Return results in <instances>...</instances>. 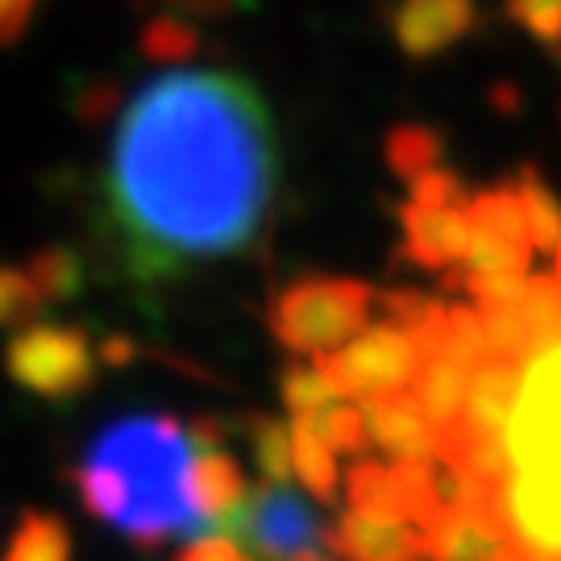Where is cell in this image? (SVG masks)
<instances>
[{
  "instance_id": "1",
  "label": "cell",
  "mask_w": 561,
  "mask_h": 561,
  "mask_svg": "<svg viewBox=\"0 0 561 561\" xmlns=\"http://www.w3.org/2000/svg\"><path fill=\"white\" fill-rule=\"evenodd\" d=\"M283 154L275 113L241 71H167L121 108L101 229L134 283L238 259L266 233Z\"/></svg>"
},
{
  "instance_id": "2",
  "label": "cell",
  "mask_w": 561,
  "mask_h": 561,
  "mask_svg": "<svg viewBox=\"0 0 561 561\" xmlns=\"http://www.w3.org/2000/svg\"><path fill=\"white\" fill-rule=\"evenodd\" d=\"M196 449L175 416H125L101 428L71 470L83 507L138 549H159L183 533H208L196 507Z\"/></svg>"
},
{
  "instance_id": "3",
  "label": "cell",
  "mask_w": 561,
  "mask_h": 561,
  "mask_svg": "<svg viewBox=\"0 0 561 561\" xmlns=\"http://www.w3.org/2000/svg\"><path fill=\"white\" fill-rule=\"evenodd\" d=\"M507 445L516 458V541L524 549H561V345L528 362Z\"/></svg>"
},
{
  "instance_id": "4",
  "label": "cell",
  "mask_w": 561,
  "mask_h": 561,
  "mask_svg": "<svg viewBox=\"0 0 561 561\" xmlns=\"http://www.w3.org/2000/svg\"><path fill=\"white\" fill-rule=\"evenodd\" d=\"M379 300L366 279L350 275H300L266 308V329L291 354H329L350 345L370 321Z\"/></svg>"
},
{
  "instance_id": "5",
  "label": "cell",
  "mask_w": 561,
  "mask_h": 561,
  "mask_svg": "<svg viewBox=\"0 0 561 561\" xmlns=\"http://www.w3.org/2000/svg\"><path fill=\"white\" fill-rule=\"evenodd\" d=\"M4 375L38 400L71 403L96 387L101 354L80 324L34 321L4 345Z\"/></svg>"
},
{
  "instance_id": "6",
  "label": "cell",
  "mask_w": 561,
  "mask_h": 561,
  "mask_svg": "<svg viewBox=\"0 0 561 561\" xmlns=\"http://www.w3.org/2000/svg\"><path fill=\"white\" fill-rule=\"evenodd\" d=\"M217 537L250 545L262 561H300L329 545V533L321 516L312 512V503L300 491L275 486V482H262L238 512H229L217 524Z\"/></svg>"
},
{
  "instance_id": "7",
  "label": "cell",
  "mask_w": 561,
  "mask_h": 561,
  "mask_svg": "<svg viewBox=\"0 0 561 561\" xmlns=\"http://www.w3.org/2000/svg\"><path fill=\"white\" fill-rule=\"evenodd\" d=\"M317 370L337 387L345 400H375V396H396L408 391V382L421 370V345L396 324H370L345 350L317 354Z\"/></svg>"
},
{
  "instance_id": "8",
  "label": "cell",
  "mask_w": 561,
  "mask_h": 561,
  "mask_svg": "<svg viewBox=\"0 0 561 561\" xmlns=\"http://www.w3.org/2000/svg\"><path fill=\"white\" fill-rule=\"evenodd\" d=\"M482 25V0H391L387 30L408 62H433L458 50Z\"/></svg>"
},
{
  "instance_id": "9",
  "label": "cell",
  "mask_w": 561,
  "mask_h": 561,
  "mask_svg": "<svg viewBox=\"0 0 561 561\" xmlns=\"http://www.w3.org/2000/svg\"><path fill=\"white\" fill-rule=\"evenodd\" d=\"M187 442H192V449H196V470H192V482H196V507H201L208 533H217V524L250 500L245 474H241V466L233 461V454L225 449V428L213 421V416L192 421Z\"/></svg>"
},
{
  "instance_id": "10",
  "label": "cell",
  "mask_w": 561,
  "mask_h": 561,
  "mask_svg": "<svg viewBox=\"0 0 561 561\" xmlns=\"http://www.w3.org/2000/svg\"><path fill=\"white\" fill-rule=\"evenodd\" d=\"M400 259L424 271H449L470 250V217L466 208H421L403 201L400 208Z\"/></svg>"
},
{
  "instance_id": "11",
  "label": "cell",
  "mask_w": 561,
  "mask_h": 561,
  "mask_svg": "<svg viewBox=\"0 0 561 561\" xmlns=\"http://www.w3.org/2000/svg\"><path fill=\"white\" fill-rule=\"evenodd\" d=\"M329 549L341 561H421L428 558L424 533L412 528L408 520H391V516H370V512H345L333 533H329Z\"/></svg>"
},
{
  "instance_id": "12",
  "label": "cell",
  "mask_w": 561,
  "mask_h": 561,
  "mask_svg": "<svg viewBox=\"0 0 561 561\" xmlns=\"http://www.w3.org/2000/svg\"><path fill=\"white\" fill-rule=\"evenodd\" d=\"M362 416L370 428V442L396 461H433L437 458V433L424 416L421 400L412 391L362 400Z\"/></svg>"
},
{
  "instance_id": "13",
  "label": "cell",
  "mask_w": 561,
  "mask_h": 561,
  "mask_svg": "<svg viewBox=\"0 0 561 561\" xmlns=\"http://www.w3.org/2000/svg\"><path fill=\"white\" fill-rule=\"evenodd\" d=\"M524 366L520 358H500V354H486V358L470 370V396H466V412L461 421L470 428H479L486 437H503L516 400H520L524 387Z\"/></svg>"
},
{
  "instance_id": "14",
  "label": "cell",
  "mask_w": 561,
  "mask_h": 561,
  "mask_svg": "<svg viewBox=\"0 0 561 561\" xmlns=\"http://www.w3.org/2000/svg\"><path fill=\"white\" fill-rule=\"evenodd\" d=\"M470 370H474V366L449 358L445 350L421 354V370H416V379H412V396L421 400L424 416L433 424V433L445 428V424L461 421L466 396H470Z\"/></svg>"
},
{
  "instance_id": "15",
  "label": "cell",
  "mask_w": 561,
  "mask_h": 561,
  "mask_svg": "<svg viewBox=\"0 0 561 561\" xmlns=\"http://www.w3.org/2000/svg\"><path fill=\"white\" fill-rule=\"evenodd\" d=\"M424 545H428L433 561H495L503 549V537L474 516L445 507L442 520L424 533Z\"/></svg>"
},
{
  "instance_id": "16",
  "label": "cell",
  "mask_w": 561,
  "mask_h": 561,
  "mask_svg": "<svg viewBox=\"0 0 561 561\" xmlns=\"http://www.w3.org/2000/svg\"><path fill=\"white\" fill-rule=\"evenodd\" d=\"M391 500H396V516L421 533H428L442 520L445 500L442 482L433 474V461H396L391 466Z\"/></svg>"
},
{
  "instance_id": "17",
  "label": "cell",
  "mask_w": 561,
  "mask_h": 561,
  "mask_svg": "<svg viewBox=\"0 0 561 561\" xmlns=\"http://www.w3.org/2000/svg\"><path fill=\"white\" fill-rule=\"evenodd\" d=\"M445 159V134L424 125V121H403L396 129H387L382 138V162L391 175L400 180H421L424 171H437Z\"/></svg>"
},
{
  "instance_id": "18",
  "label": "cell",
  "mask_w": 561,
  "mask_h": 561,
  "mask_svg": "<svg viewBox=\"0 0 561 561\" xmlns=\"http://www.w3.org/2000/svg\"><path fill=\"white\" fill-rule=\"evenodd\" d=\"M466 217H470V233H486V238L524 241V245H533L516 183H495V187L474 192L470 204H466Z\"/></svg>"
},
{
  "instance_id": "19",
  "label": "cell",
  "mask_w": 561,
  "mask_h": 561,
  "mask_svg": "<svg viewBox=\"0 0 561 561\" xmlns=\"http://www.w3.org/2000/svg\"><path fill=\"white\" fill-rule=\"evenodd\" d=\"M201 46H204L201 25L175 18V13H150L138 30L141 59L159 62V67H171V71H180L183 62L196 59Z\"/></svg>"
},
{
  "instance_id": "20",
  "label": "cell",
  "mask_w": 561,
  "mask_h": 561,
  "mask_svg": "<svg viewBox=\"0 0 561 561\" xmlns=\"http://www.w3.org/2000/svg\"><path fill=\"white\" fill-rule=\"evenodd\" d=\"M0 561H71V528L50 512H21Z\"/></svg>"
},
{
  "instance_id": "21",
  "label": "cell",
  "mask_w": 561,
  "mask_h": 561,
  "mask_svg": "<svg viewBox=\"0 0 561 561\" xmlns=\"http://www.w3.org/2000/svg\"><path fill=\"white\" fill-rule=\"evenodd\" d=\"M25 275L34 279V287H38V296L46 304H67L83 291L88 266L67 245H42L38 254H30V262H25Z\"/></svg>"
},
{
  "instance_id": "22",
  "label": "cell",
  "mask_w": 561,
  "mask_h": 561,
  "mask_svg": "<svg viewBox=\"0 0 561 561\" xmlns=\"http://www.w3.org/2000/svg\"><path fill=\"white\" fill-rule=\"evenodd\" d=\"M516 192H520L524 204V221H528V238H533V250H549L561 238V201L558 192L545 183V175L537 167H520L516 171Z\"/></svg>"
},
{
  "instance_id": "23",
  "label": "cell",
  "mask_w": 561,
  "mask_h": 561,
  "mask_svg": "<svg viewBox=\"0 0 561 561\" xmlns=\"http://www.w3.org/2000/svg\"><path fill=\"white\" fill-rule=\"evenodd\" d=\"M245 433H250V454H254V466H259L262 482H275V486H287L291 482V470H296V442H291V424H283L279 416H250L245 421Z\"/></svg>"
},
{
  "instance_id": "24",
  "label": "cell",
  "mask_w": 561,
  "mask_h": 561,
  "mask_svg": "<svg viewBox=\"0 0 561 561\" xmlns=\"http://www.w3.org/2000/svg\"><path fill=\"white\" fill-rule=\"evenodd\" d=\"M291 442H296V474L308 486V495L321 503L337 500V454L317 437L308 421H291Z\"/></svg>"
},
{
  "instance_id": "25",
  "label": "cell",
  "mask_w": 561,
  "mask_h": 561,
  "mask_svg": "<svg viewBox=\"0 0 561 561\" xmlns=\"http://www.w3.org/2000/svg\"><path fill=\"white\" fill-rule=\"evenodd\" d=\"M279 396L287 403V412L300 416H321L329 408H337V387L324 379L317 366H287L279 375Z\"/></svg>"
},
{
  "instance_id": "26",
  "label": "cell",
  "mask_w": 561,
  "mask_h": 561,
  "mask_svg": "<svg viewBox=\"0 0 561 561\" xmlns=\"http://www.w3.org/2000/svg\"><path fill=\"white\" fill-rule=\"evenodd\" d=\"M503 13L520 25L553 62H561V0H503Z\"/></svg>"
},
{
  "instance_id": "27",
  "label": "cell",
  "mask_w": 561,
  "mask_h": 561,
  "mask_svg": "<svg viewBox=\"0 0 561 561\" xmlns=\"http://www.w3.org/2000/svg\"><path fill=\"white\" fill-rule=\"evenodd\" d=\"M345 495L354 512H370V516H396V500H391V466L382 461H354V470L345 474Z\"/></svg>"
},
{
  "instance_id": "28",
  "label": "cell",
  "mask_w": 561,
  "mask_h": 561,
  "mask_svg": "<svg viewBox=\"0 0 561 561\" xmlns=\"http://www.w3.org/2000/svg\"><path fill=\"white\" fill-rule=\"evenodd\" d=\"M121 108H125V88L113 76H92V80L76 83L67 96V113L80 121L83 129H96L108 117H121Z\"/></svg>"
},
{
  "instance_id": "29",
  "label": "cell",
  "mask_w": 561,
  "mask_h": 561,
  "mask_svg": "<svg viewBox=\"0 0 561 561\" xmlns=\"http://www.w3.org/2000/svg\"><path fill=\"white\" fill-rule=\"evenodd\" d=\"M317 428V437H321L333 454H350V458H362L366 454V445H370V428H366V416H362V408H350V403H337V408H329L321 416H300Z\"/></svg>"
},
{
  "instance_id": "30",
  "label": "cell",
  "mask_w": 561,
  "mask_h": 561,
  "mask_svg": "<svg viewBox=\"0 0 561 561\" xmlns=\"http://www.w3.org/2000/svg\"><path fill=\"white\" fill-rule=\"evenodd\" d=\"M433 350H445L449 358L466 362V366H479L486 358V337H482V321L474 304H454L449 317H445V329ZM428 354V350H424Z\"/></svg>"
},
{
  "instance_id": "31",
  "label": "cell",
  "mask_w": 561,
  "mask_h": 561,
  "mask_svg": "<svg viewBox=\"0 0 561 561\" xmlns=\"http://www.w3.org/2000/svg\"><path fill=\"white\" fill-rule=\"evenodd\" d=\"M42 296L34 279L25 275V266H4L0 262V329H25L38 321Z\"/></svg>"
},
{
  "instance_id": "32",
  "label": "cell",
  "mask_w": 561,
  "mask_h": 561,
  "mask_svg": "<svg viewBox=\"0 0 561 561\" xmlns=\"http://www.w3.org/2000/svg\"><path fill=\"white\" fill-rule=\"evenodd\" d=\"M408 204H421V208H466V183L458 171L437 167V171H424L421 180L408 183Z\"/></svg>"
},
{
  "instance_id": "33",
  "label": "cell",
  "mask_w": 561,
  "mask_h": 561,
  "mask_svg": "<svg viewBox=\"0 0 561 561\" xmlns=\"http://www.w3.org/2000/svg\"><path fill=\"white\" fill-rule=\"evenodd\" d=\"M159 4H162V13H175V18L192 21V25H204V21L233 18L250 0H159Z\"/></svg>"
},
{
  "instance_id": "34",
  "label": "cell",
  "mask_w": 561,
  "mask_h": 561,
  "mask_svg": "<svg viewBox=\"0 0 561 561\" xmlns=\"http://www.w3.org/2000/svg\"><path fill=\"white\" fill-rule=\"evenodd\" d=\"M38 4L42 0H0V50L18 46L30 34V25L38 18Z\"/></svg>"
},
{
  "instance_id": "35",
  "label": "cell",
  "mask_w": 561,
  "mask_h": 561,
  "mask_svg": "<svg viewBox=\"0 0 561 561\" xmlns=\"http://www.w3.org/2000/svg\"><path fill=\"white\" fill-rule=\"evenodd\" d=\"M175 561H250L229 537H196L175 553Z\"/></svg>"
},
{
  "instance_id": "36",
  "label": "cell",
  "mask_w": 561,
  "mask_h": 561,
  "mask_svg": "<svg viewBox=\"0 0 561 561\" xmlns=\"http://www.w3.org/2000/svg\"><path fill=\"white\" fill-rule=\"evenodd\" d=\"M134 341L129 337H104L101 345H96V354H101L104 366H125V362H134Z\"/></svg>"
},
{
  "instance_id": "37",
  "label": "cell",
  "mask_w": 561,
  "mask_h": 561,
  "mask_svg": "<svg viewBox=\"0 0 561 561\" xmlns=\"http://www.w3.org/2000/svg\"><path fill=\"white\" fill-rule=\"evenodd\" d=\"M495 561H533V558H528V549H524L520 541H503L500 558Z\"/></svg>"
},
{
  "instance_id": "38",
  "label": "cell",
  "mask_w": 561,
  "mask_h": 561,
  "mask_svg": "<svg viewBox=\"0 0 561 561\" xmlns=\"http://www.w3.org/2000/svg\"><path fill=\"white\" fill-rule=\"evenodd\" d=\"M533 561H561V549H528Z\"/></svg>"
},
{
  "instance_id": "39",
  "label": "cell",
  "mask_w": 561,
  "mask_h": 561,
  "mask_svg": "<svg viewBox=\"0 0 561 561\" xmlns=\"http://www.w3.org/2000/svg\"><path fill=\"white\" fill-rule=\"evenodd\" d=\"M553 275L561 279V238H558V245H553Z\"/></svg>"
},
{
  "instance_id": "40",
  "label": "cell",
  "mask_w": 561,
  "mask_h": 561,
  "mask_svg": "<svg viewBox=\"0 0 561 561\" xmlns=\"http://www.w3.org/2000/svg\"><path fill=\"white\" fill-rule=\"evenodd\" d=\"M300 561H329L324 553H308V558H300Z\"/></svg>"
},
{
  "instance_id": "41",
  "label": "cell",
  "mask_w": 561,
  "mask_h": 561,
  "mask_svg": "<svg viewBox=\"0 0 561 561\" xmlns=\"http://www.w3.org/2000/svg\"><path fill=\"white\" fill-rule=\"evenodd\" d=\"M558 117H561V108H558Z\"/></svg>"
}]
</instances>
